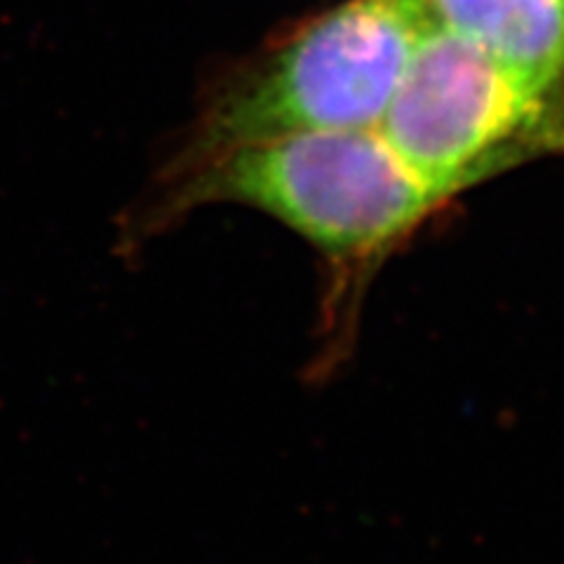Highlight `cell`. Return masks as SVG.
Here are the masks:
<instances>
[{
  "label": "cell",
  "mask_w": 564,
  "mask_h": 564,
  "mask_svg": "<svg viewBox=\"0 0 564 564\" xmlns=\"http://www.w3.org/2000/svg\"><path fill=\"white\" fill-rule=\"evenodd\" d=\"M416 0H341L209 76L155 176L252 141L377 128L426 31Z\"/></svg>",
  "instance_id": "7a4b0ae2"
},
{
  "label": "cell",
  "mask_w": 564,
  "mask_h": 564,
  "mask_svg": "<svg viewBox=\"0 0 564 564\" xmlns=\"http://www.w3.org/2000/svg\"><path fill=\"white\" fill-rule=\"evenodd\" d=\"M377 128L447 205L497 176L564 158V99L435 26L421 33Z\"/></svg>",
  "instance_id": "3957f363"
},
{
  "label": "cell",
  "mask_w": 564,
  "mask_h": 564,
  "mask_svg": "<svg viewBox=\"0 0 564 564\" xmlns=\"http://www.w3.org/2000/svg\"><path fill=\"white\" fill-rule=\"evenodd\" d=\"M429 26L485 50L536 90L564 99V0H416Z\"/></svg>",
  "instance_id": "277c9868"
},
{
  "label": "cell",
  "mask_w": 564,
  "mask_h": 564,
  "mask_svg": "<svg viewBox=\"0 0 564 564\" xmlns=\"http://www.w3.org/2000/svg\"><path fill=\"white\" fill-rule=\"evenodd\" d=\"M252 207L306 240L327 271L325 321L350 327L367 282L447 203L379 128L252 141L180 174L155 176L120 224L130 254L209 205Z\"/></svg>",
  "instance_id": "6da1fadb"
}]
</instances>
